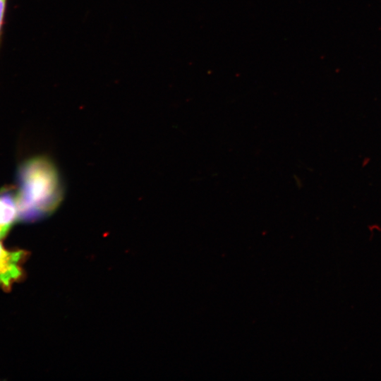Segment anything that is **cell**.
I'll list each match as a JSON object with an SVG mask.
<instances>
[{
    "mask_svg": "<svg viewBox=\"0 0 381 381\" xmlns=\"http://www.w3.org/2000/svg\"><path fill=\"white\" fill-rule=\"evenodd\" d=\"M18 220L31 222L49 215L59 205L61 186L53 164L44 157L23 162L18 171Z\"/></svg>",
    "mask_w": 381,
    "mask_h": 381,
    "instance_id": "6da1fadb",
    "label": "cell"
},
{
    "mask_svg": "<svg viewBox=\"0 0 381 381\" xmlns=\"http://www.w3.org/2000/svg\"><path fill=\"white\" fill-rule=\"evenodd\" d=\"M6 7V0H0V35L1 33Z\"/></svg>",
    "mask_w": 381,
    "mask_h": 381,
    "instance_id": "277c9868",
    "label": "cell"
},
{
    "mask_svg": "<svg viewBox=\"0 0 381 381\" xmlns=\"http://www.w3.org/2000/svg\"><path fill=\"white\" fill-rule=\"evenodd\" d=\"M25 250H8L0 243V286L9 291L23 275L22 263L27 257Z\"/></svg>",
    "mask_w": 381,
    "mask_h": 381,
    "instance_id": "7a4b0ae2",
    "label": "cell"
},
{
    "mask_svg": "<svg viewBox=\"0 0 381 381\" xmlns=\"http://www.w3.org/2000/svg\"><path fill=\"white\" fill-rule=\"evenodd\" d=\"M10 227L9 226H0V239L7 234Z\"/></svg>",
    "mask_w": 381,
    "mask_h": 381,
    "instance_id": "5b68a950",
    "label": "cell"
},
{
    "mask_svg": "<svg viewBox=\"0 0 381 381\" xmlns=\"http://www.w3.org/2000/svg\"><path fill=\"white\" fill-rule=\"evenodd\" d=\"M16 219V193L9 188L0 189V226H11Z\"/></svg>",
    "mask_w": 381,
    "mask_h": 381,
    "instance_id": "3957f363",
    "label": "cell"
}]
</instances>
